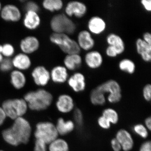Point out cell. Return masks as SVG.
<instances>
[{
	"instance_id": "5",
	"label": "cell",
	"mask_w": 151,
	"mask_h": 151,
	"mask_svg": "<svg viewBox=\"0 0 151 151\" xmlns=\"http://www.w3.org/2000/svg\"><path fill=\"white\" fill-rule=\"evenodd\" d=\"M1 107L7 117L13 120L23 117L28 108L24 99L20 98L6 100L3 102Z\"/></svg>"
},
{
	"instance_id": "34",
	"label": "cell",
	"mask_w": 151,
	"mask_h": 151,
	"mask_svg": "<svg viewBox=\"0 0 151 151\" xmlns=\"http://www.w3.org/2000/svg\"><path fill=\"white\" fill-rule=\"evenodd\" d=\"M73 118L76 124H77L78 127H81L83 125L84 122L83 113L81 110L78 108H76L74 111Z\"/></svg>"
},
{
	"instance_id": "48",
	"label": "cell",
	"mask_w": 151,
	"mask_h": 151,
	"mask_svg": "<svg viewBox=\"0 0 151 151\" xmlns=\"http://www.w3.org/2000/svg\"><path fill=\"white\" fill-rule=\"evenodd\" d=\"M3 50V45H0V53H2Z\"/></svg>"
},
{
	"instance_id": "45",
	"label": "cell",
	"mask_w": 151,
	"mask_h": 151,
	"mask_svg": "<svg viewBox=\"0 0 151 151\" xmlns=\"http://www.w3.org/2000/svg\"><path fill=\"white\" fill-rule=\"evenodd\" d=\"M5 112L2 107H0V126L2 125L6 118Z\"/></svg>"
},
{
	"instance_id": "6",
	"label": "cell",
	"mask_w": 151,
	"mask_h": 151,
	"mask_svg": "<svg viewBox=\"0 0 151 151\" xmlns=\"http://www.w3.org/2000/svg\"><path fill=\"white\" fill-rule=\"evenodd\" d=\"M35 137L47 145L58 137V134L54 124L50 122H41L36 125Z\"/></svg>"
},
{
	"instance_id": "50",
	"label": "cell",
	"mask_w": 151,
	"mask_h": 151,
	"mask_svg": "<svg viewBox=\"0 0 151 151\" xmlns=\"http://www.w3.org/2000/svg\"><path fill=\"white\" fill-rule=\"evenodd\" d=\"M0 151H2V150H0Z\"/></svg>"
},
{
	"instance_id": "8",
	"label": "cell",
	"mask_w": 151,
	"mask_h": 151,
	"mask_svg": "<svg viewBox=\"0 0 151 151\" xmlns=\"http://www.w3.org/2000/svg\"><path fill=\"white\" fill-rule=\"evenodd\" d=\"M31 75L34 82L39 86L47 85L50 80V72L42 65H38L35 68Z\"/></svg>"
},
{
	"instance_id": "9",
	"label": "cell",
	"mask_w": 151,
	"mask_h": 151,
	"mask_svg": "<svg viewBox=\"0 0 151 151\" xmlns=\"http://www.w3.org/2000/svg\"><path fill=\"white\" fill-rule=\"evenodd\" d=\"M1 18L6 22H16L20 20L22 13L17 6L7 4L2 8L0 12Z\"/></svg>"
},
{
	"instance_id": "31",
	"label": "cell",
	"mask_w": 151,
	"mask_h": 151,
	"mask_svg": "<svg viewBox=\"0 0 151 151\" xmlns=\"http://www.w3.org/2000/svg\"><path fill=\"white\" fill-rule=\"evenodd\" d=\"M133 129L135 133L143 139H146L148 136V129L143 124H136L133 127Z\"/></svg>"
},
{
	"instance_id": "25",
	"label": "cell",
	"mask_w": 151,
	"mask_h": 151,
	"mask_svg": "<svg viewBox=\"0 0 151 151\" xmlns=\"http://www.w3.org/2000/svg\"><path fill=\"white\" fill-rule=\"evenodd\" d=\"M58 135L64 136L69 134L74 130L75 124L71 120L65 121L62 118H59L55 125Z\"/></svg>"
},
{
	"instance_id": "41",
	"label": "cell",
	"mask_w": 151,
	"mask_h": 151,
	"mask_svg": "<svg viewBox=\"0 0 151 151\" xmlns=\"http://www.w3.org/2000/svg\"><path fill=\"white\" fill-rule=\"evenodd\" d=\"M111 146L113 151H121L122 150V146L116 138L112 139V140L111 141Z\"/></svg>"
},
{
	"instance_id": "1",
	"label": "cell",
	"mask_w": 151,
	"mask_h": 151,
	"mask_svg": "<svg viewBox=\"0 0 151 151\" xmlns=\"http://www.w3.org/2000/svg\"><path fill=\"white\" fill-rule=\"evenodd\" d=\"M12 126L4 130L2 137L11 145L17 146L28 142L31 134L32 128L29 122L23 117L14 120Z\"/></svg>"
},
{
	"instance_id": "19",
	"label": "cell",
	"mask_w": 151,
	"mask_h": 151,
	"mask_svg": "<svg viewBox=\"0 0 151 151\" xmlns=\"http://www.w3.org/2000/svg\"><path fill=\"white\" fill-rule=\"evenodd\" d=\"M12 60L13 67L20 71L27 70L31 66L32 61L29 57L23 52L17 54Z\"/></svg>"
},
{
	"instance_id": "29",
	"label": "cell",
	"mask_w": 151,
	"mask_h": 151,
	"mask_svg": "<svg viewBox=\"0 0 151 151\" xmlns=\"http://www.w3.org/2000/svg\"><path fill=\"white\" fill-rule=\"evenodd\" d=\"M90 99L91 103L95 105H103L106 102L105 94L100 92L97 89H92L90 94Z\"/></svg>"
},
{
	"instance_id": "49",
	"label": "cell",
	"mask_w": 151,
	"mask_h": 151,
	"mask_svg": "<svg viewBox=\"0 0 151 151\" xmlns=\"http://www.w3.org/2000/svg\"><path fill=\"white\" fill-rule=\"evenodd\" d=\"M2 8V7L1 4V2H0V12H1V10Z\"/></svg>"
},
{
	"instance_id": "15",
	"label": "cell",
	"mask_w": 151,
	"mask_h": 151,
	"mask_svg": "<svg viewBox=\"0 0 151 151\" xmlns=\"http://www.w3.org/2000/svg\"><path fill=\"white\" fill-rule=\"evenodd\" d=\"M116 139L122 146L124 151H130L133 149L134 141L132 135L124 129L119 130L116 133Z\"/></svg>"
},
{
	"instance_id": "37",
	"label": "cell",
	"mask_w": 151,
	"mask_h": 151,
	"mask_svg": "<svg viewBox=\"0 0 151 151\" xmlns=\"http://www.w3.org/2000/svg\"><path fill=\"white\" fill-rule=\"evenodd\" d=\"M98 125L104 129H108L111 127V124L106 118L103 116H100L97 120Z\"/></svg>"
},
{
	"instance_id": "33",
	"label": "cell",
	"mask_w": 151,
	"mask_h": 151,
	"mask_svg": "<svg viewBox=\"0 0 151 151\" xmlns=\"http://www.w3.org/2000/svg\"><path fill=\"white\" fill-rule=\"evenodd\" d=\"M13 67L12 59L9 58H4L0 63V70L3 72H8L12 70Z\"/></svg>"
},
{
	"instance_id": "2",
	"label": "cell",
	"mask_w": 151,
	"mask_h": 151,
	"mask_svg": "<svg viewBox=\"0 0 151 151\" xmlns=\"http://www.w3.org/2000/svg\"><path fill=\"white\" fill-rule=\"evenodd\" d=\"M24 99L31 110L40 111L45 110L51 105L53 97L48 91L40 89L27 92L25 94Z\"/></svg>"
},
{
	"instance_id": "24",
	"label": "cell",
	"mask_w": 151,
	"mask_h": 151,
	"mask_svg": "<svg viewBox=\"0 0 151 151\" xmlns=\"http://www.w3.org/2000/svg\"><path fill=\"white\" fill-rule=\"evenodd\" d=\"M10 81L14 88L20 89L24 87L26 84L27 79L22 71L16 69L11 72Z\"/></svg>"
},
{
	"instance_id": "30",
	"label": "cell",
	"mask_w": 151,
	"mask_h": 151,
	"mask_svg": "<svg viewBox=\"0 0 151 151\" xmlns=\"http://www.w3.org/2000/svg\"><path fill=\"white\" fill-rule=\"evenodd\" d=\"M102 116L106 118L111 124H116L119 121V116L117 111L112 108H106L103 111Z\"/></svg>"
},
{
	"instance_id": "10",
	"label": "cell",
	"mask_w": 151,
	"mask_h": 151,
	"mask_svg": "<svg viewBox=\"0 0 151 151\" xmlns=\"http://www.w3.org/2000/svg\"><path fill=\"white\" fill-rule=\"evenodd\" d=\"M81 50L89 51L95 46V40L91 33L87 30H82L78 32L76 41Z\"/></svg>"
},
{
	"instance_id": "20",
	"label": "cell",
	"mask_w": 151,
	"mask_h": 151,
	"mask_svg": "<svg viewBox=\"0 0 151 151\" xmlns=\"http://www.w3.org/2000/svg\"><path fill=\"white\" fill-rule=\"evenodd\" d=\"M136 48L138 54L145 62H151V45L139 38L136 41Z\"/></svg>"
},
{
	"instance_id": "12",
	"label": "cell",
	"mask_w": 151,
	"mask_h": 151,
	"mask_svg": "<svg viewBox=\"0 0 151 151\" xmlns=\"http://www.w3.org/2000/svg\"><path fill=\"white\" fill-rule=\"evenodd\" d=\"M84 62L89 68L96 69L102 66L103 58L101 52L96 50L87 52L84 58Z\"/></svg>"
},
{
	"instance_id": "23",
	"label": "cell",
	"mask_w": 151,
	"mask_h": 151,
	"mask_svg": "<svg viewBox=\"0 0 151 151\" xmlns=\"http://www.w3.org/2000/svg\"><path fill=\"white\" fill-rule=\"evenodd\" d=\"M41 19L38 13L33 12H26L23 19V24L25 27L29 30L36 29L40 25Z\"/></svg>"
},
{
	"instance_id": "32",
	"label": "cell",
	"mask_w": 151,
	"mask_h": 151,
	"mask_svg": "<svg viewBox=\"0 0 151 151\" xmlns=\"http://www.w3.org/2000/svg\"><path fill=\"white\" fill-rule=\"evenodd\" d=\"M15 52L14 46L9 43H6L3 45V50L1 54L6 58L12 56Z\"/></svg>"
},
{
	"instance_id": "27",
	"label": "cell",
	"mask_w": 151,
	"mask_h": 151,
	"mask_svg": "<svg viewBox=\"0 0 151 151\" xmlns=\"http://www.w3.org/2000/svg\"><path fill=\"white\" fill-rule=\"evenodd\" d=\"M119 68L121 71L129 74L134 73L136 69L135 63L129 58L121 60L119 62Z\"/></svg>"
},
{
	"instance_id": "47",
	"label": "cell",
	"mask_w": 151,
	"mask_h": 151,
	"mask_svg": "<svg viewBox=\"0 0 151 151\" xmlns=\"http://www.w3.org/2000/svg\"><path fill=\"white\" fill-rule=\"evenodd\" d=\"M4 59V56H3V55L1 53H0V63Z\"/></svg>"
},
{
	"instance_id": "42",
	"label": "cell",
	"mask_w": 151,
	"mask_h": 151,
	"mask_svg": "<svg viewBox=\"0 0 151 151\" xmlns=\"http://www.w3.org/2000/svg\"><path fill=\"white\" fill-rule=\"evenodd\" d=\"M140 2L143 8L147 12H151V0H142V1H141Z\"/></svg>"
},
{
	"instance_id": "35",
	"label": "cell",
	"mask_w": 151,
	"mask_h": 151,
	"mask_svg": "<svg viewBox=\"0 0 151 151\" xmlns=\"http://www.w3.org/2000/svg\"><path fill=\"white\" fill-rule=\"evenodd\" d=\"M24 9L26 12H33L38 13L40 9L39 6L33 1H29L25 3L24 5Z\"/></svg>"
},
{
	"instance_id": "18",
	"label": "cell",
	"mask_w": 151,
	"mask_h": 151,
	"mask_svg": "<svg viewBox=\"0 0 151 151\" xmlns=\"http://www.w3.org/2000/svg\"><path fill=\"white\" fill-rule=\"evenodd\" d=\"M96 89L103 94L108 93L109 94L122 93V88L118 81L114 79L107 80L97 86Z\"/></svg>"
},
{
	"instance_id": "16",
	"label": "cell",
	"mask_w": 151,
	"mask_h": 151,
	"mask_svg": "<svg viewBox=\"0 0 151 151\" xmlns=\"http://www.w3.org/2000/svg\"><path fill=\"white\" fill-rule=\"evenodd\" d=\"M56 108L61 113H67L74 108V103L73 98L67 94L60 95L56 103Z\"/></svg>"
},
{
	"instance_id": "21",
	"label": "cell",
	"mask_w": 151,
	"mask_h": 151,
	"mask_svg": "<svg viewBox=\"0 0 151 151\" xmlns=\"http://www.w3.org/2000/svg\"><path fill=\"white\" fill-rule=\"evenodd\" d=\"M83 59L80 54L66 55L63 60L64 66L68 70L75 71L81 67Z\"/></svg>"
},
{
	"instance_id": "40",
	"label": "cell",
	"mask_w": 151,
	"mask_h": 151,
	"mask_svg": "<svg viewBox=\"0 0 151 151\" xmlns=\"http://www.w3.org/2000/svg\"><path fill=\"white\" fill-rule=\"evenodd\" d=\"M105 53L107 56L110 58H116L119 55L116 49L110 45H108L105 50Z\"/></svg>"
},
{
	"instance_id": "11",
	"label": "cell",
	"mask_w": 151,
	"mask_h": 151,
	"mask_svg": "<svg viewBox=\"0 0 151 151\" xmlns=\"http://www.w3.org/2000/svg\"><path fill=\"white\" fill-rule=\"evenodd\" d=\"M68 84L74 92H82L86 87V78L83 73L76 72L68 77Z\"/></svg>"
},
{
	"instance_id": "44",
	"label": "cell",
	"mask_w": 151,
	"mask_h": 151,
	"mask_svg": "<svg viewBox=\"0 0 151 151\" xmlns=\"http://www.w3.org/2000/svg\"><path fill=\"white\" fill-rule=\"evenodd\" d=\"M142 39L146 43L151 45V35L150 33L149 32H145L143 34V38Z\"/></svg>"
},
{
	"instance_id": "17",
	"label": "cell",
	"mask_w": 151,
	"mask_h": 151,
	"mask_svg": "<svg viewBox=\"0 0 151 151\" xmlns=\"http://www.w3.org/2000/svg\"><path fill=\"white\" fill-rule=\"evenodd\" d=\"M50 79L57 84H63L67 81L69 77L68 70L65 66L57 65L50 72Z\"/></svg>"
},
{
	"instance_id": "3",
	"label": "cell",
	"mask_w": 151,
	"mask_h": 151,
	"mask_svg": "<svg viewBox=\"0 0 151 151\" xmlns=\"http://www.w3.org/2000/svg\"><path fill=\"white\" fill-rule=\"evenodd\" d=\"M50 40L66 55L80 54L81 52V49L76 41L71 38L68 35L53 33L50 37Z\"/></svg>"
},
{
	"instance_id": "4",
	"label": "cell",
	"mask_w": 151,
	"mask_h": 151,
	"mask_svg": "<svg viewBox=\"0 0 151 151\" xmlns=\"http://www.w3.org/2000/svg\"><path fill=\"white\" fill-rule=\"evenodd\" d=\"M50 26L53 33L69 36L73 34L76 29L75 23L65 14H58L52 17Z\"/></svg>"
},
{
	"instance_id": "26",
	"label": "cell",
	"mask_w": 151,
	"mask_h": 151,
	"mask_svg": "<svg viewBox=\"0 0 151 151\" xmlns=\"http://www.w3.org/2000/svg\"><path fill=\"white\" fill-rule=\"evenodd\" d=\"M48 149L49 151H69V147L65 140L57 138L49 144Z\"/></svg>"
},
{
	"instance_id": "13",
	"label": "cell",
	"mask_w": 151,
	"mask_h": 151,
	"mask_svg": "<svg viewBox=\"0 0 151 151\" xmlns=\"http://www.w3.org/2000/svg\"><path fill=\"white\" fill-rule=\"evenodd\" d=\"M39 40L35 36H29L23 39L20 42V48L23 53L32 54L37 51L40 47Z\"/></svg>"
},
{
	"instance_id": "39",
	"label": "cell",
	"mask_w": 151,
	"mask_h": 151,
	"mask_svg": "<svg viewBox=\"0 0 151 151\" xmlns=\"http://www.w3.org/2000/svg\"><path fill=\"white\" fill-rule=\"evenodd\" d=\"M122 98V94H108L107 100L111 103H116L121 101Z\"/></svg>"
},
{
	"instance_id": "7",
	"label": "cell",
	"mask_w": 151,
	"mask_h": 151,
	"mask_svg": "<svg viewBox=\"0 0 151 151\" xmlns=\"http://www.w3.org/2000/svg\"><path fill=\"white\" fill-rule=\"evenodd\" d=\"M87 12L86 5L79 1H70L67 3L65 8V14L70 18L74 16L81 19L86 14Z\"/></svg>"
},
{
	"instance_id": "14",
	"label": "cell",
	"mask_w": 151,
	"mask_h": 151,
	"mask_svg": "<svg viewBox=\"0 0 151 151\" xmlns=\"http://www.w3.org/2000/svg\"><path fill=\"white\" fill-rule=\"evenodd\" d=\"M88 31L91 34L100 35L103 33L107 28V24L105 20L97 16L92 17L88 22Z\"/></svg>"
},
{
	"instance_id": "22",
	"label": "cell",
	"mask_w": 151,
	"mask_h": 151,
	"mask_svg": "<svg viewBox=\"0 0 151 151\" xmlns=\"http://www.w3.org/2000/svg\"><path fill=\"white\" fill-rule=\"evenodd\" d=\"M106 40L108 45L116 49L119 55L123 54L125 51L126 49L125 42L122 38L118 35L111 33L107 36Z\"/></svg>"
},
{
	"instance_id": "38",
	"label": "cell",
	"mask_w": 151,
	"mask_h": 151,
	"mask_svg": "<svg viewBox=\"0 0 151 151\" xmlns=\"http://www.w3.org/2000/svg\"><path fill=\"white\" fill-rule=\"evenodd\" d=\"M143 96L146 101L150 102L151 99V85L147 84L145 85L143 89Z\"/></svg>"
},
{
	"instance_id": "43",
	"label": "cell",
	"mask_w": 151,
	"mask_h": 151,
	"mask_svg": "<svg viewBox=\"0 0 151 151\" xmlns=\"http://www.w3.org/2000/svg\"><path fill=\"white\" fill-rule=\"evenodd\" d=\"M139 151H151L150 141H146L142 144L140 147Z\"/></svg>"
},
{
	"instance_id": "36",
	"label": "cell",
	"mask_w": 151,
	"mask_h": 151,
	"mask_svg": "<svg viewBox=\"0 0 151 151\" xmlns=\"http://www.w3.org/2000/svg\"><path fill=\"white\" fill-rule=\"evenodd\" d=\"M47 144L44 141L36 139L34 151H47Z\"/></svg>"
},
{
	"instance_id": "28",
	"label": "cell",
	"mask_w": 151,
	"mask_h": 151,
	"mask_svg": "<svg viewBox=\"0 0 151 151\" xmlns=\"http://www.w3.org/2000/svg\"><path fill=\"white\" fill-rule=\"evenodd\" d=\"M42 6L49 12H58L62 9L63 3L61 0H45L42 3Z\"/></svg>"
},
{
	"instance_id": "46",
	"label": "cell",
	"mask_w": 151,
	"mask_h": 151,
	"mask_svg": "<svg viewBox=\"0 0 151 151\" xmlns=\"http://www.w3.org/2000/svg\"><path fill=\"white\" fill-rule=\"evenodd\" d=\"M145 125L147 129L150 131L151 129V118L150 117H148L145 120Z\"/></svg>"
}]
</instances>
